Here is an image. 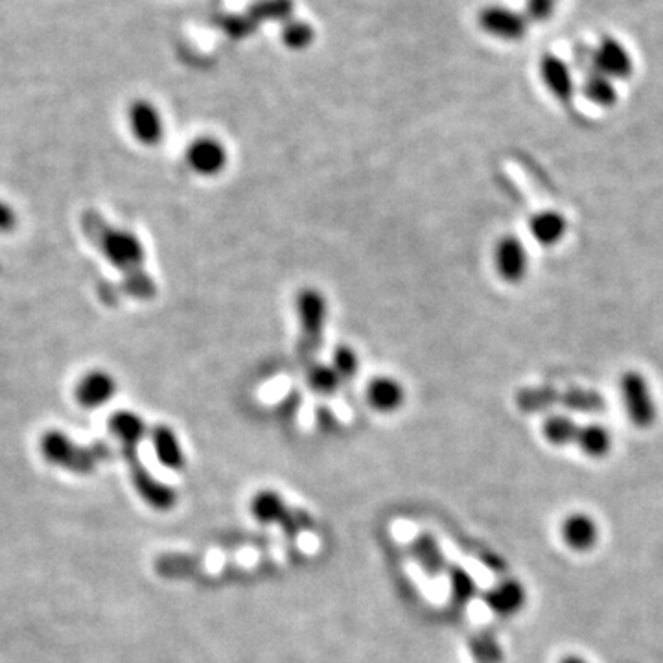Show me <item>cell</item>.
Returning <instances> with one entry per match:
<instances>
[{
	"instance_id": "cell-11",
	"label": "cell",
	"mask_w": 663,
	"mask_h": 663,
	"mask_svg": "<svg viewBox=\"0 0 663 663\" xmlns=\"http://www.w3.org/2000/svg\"><path fill=\"white\" fill-rule=\"evenodd\" d=\"M124 455L128 459L131 479H133V485L139 492L140 498L157 511H170L175 505V500H177L174 490L170 489L163 481H159L157 477H153L142 466V463L137 459V450H124Z\"/></svg>"
},
{
	"instance_id": "cell-17",
	"label": "cell",
	"mask_w": 663,
	"mask_h": 663,
	"mask_svg": "<svg viewBox=\"0 0 663 663\" xmlns=\"http://www.w3.org/2000/svg\"><path fill=\"white\" fill-rule=\"evenodd\" d=\"M109 431L124 446V450H137L140 442L148 439L150 435L146 420L131 409H120L115 415H111Z\"/></svg>"
},
{
	"instance_id": "cell-29",
	"label": "cell",
	"mask_w": 663,
	"mask_h": 663,
	"mask_svg": "<svg viewBox=\"0 0 663 663\" xmlns=\"http://www.w3.org/2000/svg\"><path fill=\"white\" fill-rule=\"evenodd\" d=\"M559 0H527V17L529 21H536V23H544L553 17V13L557 10Z\"/></svg>"
},
{
	"instance_id": "cell-22",
	"label": "cell",
	"mask_w": 663,
	"mask_h": 663,
	"mask_svg": "<svg viewBox=\"0 0 663 663\" xmlns=\"http://www.w3.org/2000/svg\"><path fill=\"white\" fill-rule=\"evenodd\" d=\"M581 93L588 102L597 105V107H605L610 109L617 104L619 100V93H617L616 82L606 78L599 72H592L584 78L581 85Z\"/></svg>"
},
{
	"instance_id": "cell-28",
	"label": "cell",
	"mask_w": 663,
	"mask_h": 663,
	"mask_svg": "<svg viewBox=\"0 0 663 663\" xmlns=\"http://www.w3.org/2000/svg\"><path fill=\"white\" fill-rule=\"evenodd\" d=\"M198 568V559H192L187 555H163L155 562V570L163 577H187L196 573Z\"/></svg>"
},
{
	"instance_id": "cell-6",
	"label": "cell",
	"mask_w": 663,
	"mask_h": 663,
	"mask_svg": "<svg viewBox=\"0 0 663 663\" xmlns=\"http://www.w3.org/2000/svg\"><path fill=\"white\" fill-rule=\"evenodd\" d=\"M100 249L105 260L120 271H133L146 260V249L137 234L124 227H113L102 234Z\"/></svg>"
},
{
	"instance_id": "cell-24",
	"label": "cell",
	"mask_w": 663,
	"mask_h": 663,
	"mask_svg": "<svg viewBox=\"0 0 663 663\" xmlns=\"http://www.w3.org/2000/svg\"><path fill=\"white\" fill-rule=\"evenodd\" d=\"M468 649L476 663H503L505 660L500 641L487 630L477 632L476 636H472Z\"/></svg>"
},
{
	"instance_id": "cell-18",
	"label": "cell",
	"mask_w": 663,
	"mask_h": 663,
	"mask_svg": "<svg viewBox=\"0 0 663 663\" xmlns=\"http://www.w3.org/2000/svg\"><path fill=\"white\" fill-rule=\"evenodd\" d=\"M153 452L157 455L159 463L170 470H181L187 463V455L183 444L179 441L177 433L166 424H157L150 430Z\"/></svg>"
},
{
	"instance_id": "cell-4",
	"label": "cell",
	"mask_w": 663,
	"mask_h": 663,
	"mask_svg": "<svg viewBox=\"0 0 663 663\" xmlns=\"http://www.w3.org/2000/svg\"><path fill=\"white\" fill-rule=\"evenodd\" d=\"M619 387L630 422L641 430L651 428L658 417V408L649 380L638 371H627L621 376Z\"/></svg>"
},
{
	"instance_id": "cell-5",
	"label": "cell",
	"mask_w": 663,
	"mask_h": 663,
	"mask_svg": "<svg viewBox=\"0 0 663 663\" xmlns=\"http://www.w3.org/2000/svg\"><path fill=\"white\" fill-rule=\"evenodd\" d=\"M129 135L146 148H155L166 137V120L163 111L148 98L129 102L126 109Z\"/></svg>"
},
{
	"instance_id": "cell-7",
	"label": "cell",
	"mask_w": 663,
	"mask_h": 663,
	"mask_svg": "<svg viewBox=\"0 0 663 663\" xmlns=\"http://www.w3.org/2000/svg\"><path fill=\"white\" fill-rule=\"evenodd\" d=\"M295 314L304 341L310 345H317L325 334L330 317V304L325 293L312 286L303 288L295 299Z\"/></svg>"
},
{
	"instance_id": "cell-32",
	"label": "cell",
	"mask_w": 663,
	"mask_h": 663,
	"mask_svg": "<svg viewBox=\"0 0 663 663\" xmlns=\"http://www.w3.org/2000/svg\"><path fill=\"white\" fill-rule=\"evenodd\" d=\"M559 663H588L584 658H581V656H575V654H570V656H566V658H562Z\"/></svg>"
},
{
	"instance_id": "cell-1",
	"label": "cell",
	"mask_w": 663,
	"mask_h": 663,
	"mask_svg": "<svg viewBox=\"0 0 663 663\" xmlns=\"http://www.w3.org/2000/svg\"><path fill=\"white\" fill-rule=\"evenodd\" d=\"M39 452L50 465L80 476L91 474L98 461L104 457V450L83 448L61 430L45 431L39 439Z\"/></svg>"
},
{
	"instance_id": "cell-13",
	"label": "cell",
	"mask_w": 663,
	"mask_h": 663,
	"mask_svg": "<svg viewBox=\"0 0 663 663\" xmlns=\"http://www.w3.org/2000/svg\"><path fill=\"white\" fill-rule=\"evenodd\" d=\"M538 74L547 93L560 104H570L577 91V83L566 59L560 58L557 54H544L538 63Z\"/></svg>"
},
{
	"instance_id": "cell-16",
	"label": "cell",
	"mask_w": 663,
	"mask_h": 663,
	"mask_svg": "<svg viewBox=\"0 0 663 663\" xmlns=\"http://www.w3.org/2000/svg\"><path fill=\"white\" fill-rule=\"evenodd\" d=\"M527 594L522 582L507 579L500 584L492 586L485 594V603L494 614L501 617H511L524 610Z\"/></svg>"
},
{
	"instance_id": "cell-31",
	"label": "cell",
	"mask_w": 663,
	"mask_h": 663,
	"mask_svg": "<svg viewBox=\"0 0 663 663\" xmlns=\"http://www.w3.org/2000/svg\"><path fill=\"white\" fill-rule=\"evenodd\" d=\"M17 225V214L6 201H0V234L12 233Z\"/></svg>"
},
{
	"instance_id": "cell-25",
	"label": "cell",
	"mask_w": 663,
	"mask_h": 663,
	"mask_svg": "<svg viewBox=\"0 0 663 663\" xmlns=\"http://www.w3.org/2000/svg\"><path fill=\"white\" fill-rule=\"evenodd\" d=\"M306 384L308 387L315 391L317 395H332L336 393L343 380L339 378L338 373L332 369L330 363H315L312 367H308L306 373Z\"/></svg>"
},
{
	"instance_id": "cell-21",
	"label": "cell",
	"mask_w": 663,
	"mask_h": 663,
	"mask_svg": "<svg viewBox=\"0 0 663 663\" xmlns=\"http://www.w3.org/2000/svg\"><path fill=\"white\" fill-rule=\"evenodd\" d=\"M411 553L422 566V570L430 575H439L446 570V559L441 546L437 538L430 533H422L411 542Z\"/></svg>"
},
{
	"instance_id": "cell-8",
	"label": "cell",
	"mask_w": 663,
	"mask_h": 663,
	"mask_svg": "<svg viewBox=\"0 0 663 663\" xmlns=\"http://www.w3.org/2000/svg\"><path fill=\"white\" fill-rule=\"evenodd\" d=\"M594 70L614 82L629 80L634 72V58L627 45L614 35H603L592 50Z\"/></svg>"
},
{
	"instance_id": "cell-27",
	"label": "cell",
	"mask_w": 663,
	"mask_h": 663,
	"mask_svg": "<svg viewBox=\"0 0 663 663\" xmlns=\"http://www.w3.org/2000/svg\"><path fill=\"white\" fill-rule=\"evenodd\" d=\"M328 363L338 373L339 378L343 380V384L360 374V356H358L356 349H352L350 345H339V347H336Z\"/></svg>"
},
{
	"instance_id": "cell-23",
	"label": "cell",
	"mask_w": 663,
	"mask_h": 663,
	"mask_svg": "<svg viewBox=\"0 0 663 663\" xmlns=\"http://www.w3.org/2000/svg\"><path fill=\"white\" fill-rule=\"evenodd\" d=\"M579 424L575 420L566 417V415H551L546 419L544 426H542V433L546 437V441L553 446H570L577 441V433H579Z\"/></svg>"
},
{
	"instance_id": "cell-10",
	"label": "cell",
	"mask_w": 663,
	"mask_h": 663,
	"mask_svg": "<svg viewBox=\"0 0 663 663\" xmlns=\"http://www.w3.org/2000/svg\"><path fill=\"white\" fill-rule=\"evenodd\" d=\"M477 23L485 34L503 41H520L529 32V17L525 13L500 4L485 6L477 15Z\"/></svg>"
},
{
	"instance_id": "cell-15",
	"label": "cell",
	"mask_w": 663,
	"mask_h": 663,
	"mask_svg": "<svg viewBox=\"0 0 663 663\" xmlns=\"http://www.w3.org/2000/svg\"><path fill=\"white\" fill-rule=\"evenodd\" d=\"M562 540L575 553L592 551L599 540L597 522L586 512H571L562 522Z\"/></svg>"
},
{
	"instance_id": "cell-12",
	"label": "cell",
	"mask_w": 663,
	"mask_h": 663,
	"mask_svg": "<svg viewBox=\"0 0 663 663\" xmlns=\"http://www.w3.org/2000/svg\"><path fill=\"white\" fill-rule=\"evenodd\" d=\"M118 391L115 374L105 369H93L80 376L74 387L76 402L85 409H100L107 406Z\"/></svg>"
},
{
	"instance_id": "cell-14",
	"label": "cell",
	"mask_w": 663,
	"mask_h": 663,
	"mask_svg": "<svg viewBox=\"0 0 663 663\" xmlns=\"http://www.w3.org/2000/svg\"><path fill=\"white\" fill-rule=\"evenodd\" d=\"M365 400L369 408L382 415H391L406 404L408 393L404 382L391 374L373 376L365 387Z\"/></svg>"
},
{
	"instance_id": "cell-26",
	"label": "cell",
	"mask_w": 663,
	"mask_h": 663,
	"mask_svg": "<svg viewBox=\"0 0 663 663\" xmlns=\"http://www.w3.org/2000/svg\"><path fill=\"white\" fill-rule=\"evenodd\" d=\"M448 579H450V592L452 599L457 605L470 603L477 594V584L474 577L461 566H450L448 568Z\"/></svg>"
},
{
	"instance_id": "cell-2",
	"label": "cell",
	"mask_w": 663,
	"mask_h": 663,
	"mask_svg": "<svg viewBox=\"0 0 663 663\" xmlns=\"http://www.w3.org/2000/svg\"><path fill=\"white\" fill-rule=\"evenodd\" d=\"M251 512L260 524H279L291 536L299 535L314 524L308 512L291 509L275 490H260L251 501Z\"/></svg>"
},
{
	"instance_id": "cell-30",
	"label": "cell",
	"mask_w": 663,
	"mask_h": 663,
	"mask_svg": "<svg viewBox=\"0 0 663 663\" xmlns=\"http://www.w3.org/2000/svg\"><path fill=\"white\" fill-rule=\"evenodd\" d=\"M286 45L291 48H303L312 41V28L308 26H295V30L290 28L284 34Z\"/></svg>"
},
{
	"instance_id": "cell-9",
	"label": "cell",
	"mask_w": 663,
	"mask_h": 663,
	"mask_svg": "<svg viewBox=\"0 0 663 663\" xmlns=\"http://www.w3.org/2000/svg\"><path fill=\"white\" fill-rule=\"evenodd\" d=\"M494 269L503 282L507 284H520L524 282L529 273V253L524 242L514 236L505 234L494 245Z\"/></svg>"
},
{
	"instance_id": "cell-20",
	"label": "cell",
	"mask_w": 663,
	"mask_h": 663,
	"mask_svg": "<svg viewBox=\"0 0 663 663\" xmlns=\"http://www.w3.org/2000/svg\"><path fill=\"white\" fill-rule=\"evenodd\" d=\"M612 433L603 424H586L579 428L577 441L582 454L592 459H603L612 450Z\"/></svg>"
},
{
	"instance_id": "cell-19",
	"label": "cell",
	"mask_w": 663,
	"mask_h": 663,
	"mask_svg": "<svg viewBox=\"0 0 663 663\" xmlns=\"http://www.w3.org/2000/svg\"><path fill=\"white\" fill-rule=\"evenodd\" d=\"M529 231L540 245H557L568 233V220L559 210L536 212L529 220Z\"/></svg>"
},
{
	"instance_id": "cell-3",
	"label": "cell",
	"mask_w": 663,
	"mask_h": 663,
	"mask_svg": "<svg viewBox=\"0 0 663 663\" xmlns=\"http://www.w3.org/2000/svg\"><path fill=\"white\" fill-rule=\"evenodd\" d=\"M183 157L188 170L203 179L220 177L231 164V153L227 144L214 135L194 137L188 142Z\"/></svg>"
}]
</instances>
